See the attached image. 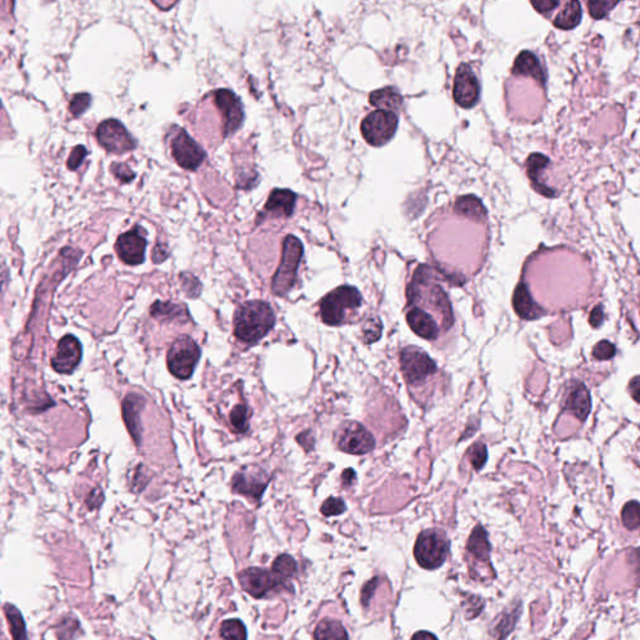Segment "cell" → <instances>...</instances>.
<instances>
[{
    "label": "cell",
    "instance_id": "cell-1",
    "mask_svg": "<svg viewBox=\"0 0 640 640\" xmlns=\"http://www.w3.org/2000/svg\"><path fill=\"white\" fill-rule=\"evenodd\" d=\"M276 317L269 304L250 300L242 304L234 316L236 337L244 343L254 344L263 339L274 327Z\"/></svg>",
    "mask_w": 640,
    "mask_h": 640
},
{
    "label": "cell",
    "instance_id": "cell-2",
    "mask_svg": "<svg viewBox=\"0 0 640 640\" xmlns=\"http://www.w3.org/2000/svg\"><path fill=\"white\" fill-rule=\"evenodd\" d=\"M408 299L411 304L424 303L426 307L438 310L445 329L452 327L454 318L451 303L442 287L431 280V270L428 267H420L414 274L408 288Z\"/></svg>",
    "mask_w": 640,
    "mask_h": 640
},
{
    "label": "cell",
    "instance_id": "cell-3",
    "mask_svg": "<svg viewBox=\"0 0 640 640\" xmlns=\"http://www.w3.org/2000/svg\"><path fill=\"white\" fill-rule=\"evenodd\" d=\"M302 256L303 244L294 236H287L284 240L282 260L271 283V290L278 297H283L293 288Z\"/></svg>",
    "mask_w": 640,
    "mask_h": 640
},
{
    "label": "cell",
    "instance_id": "cell-4",
    "mask_svg": "<svg viewBox=\"0 0 640 640\" xmlns=\"http://www.w3.org/2000/svg\"><path fill=\"white\" fill-rule=\"evenodd\" d=\"M451 543L444 533L428 529L419 534L414 546V557L419 566L434 570L443 566L449 554Z\"/></svg>",
    "mask_w": 640,
    "mask_h": 640
},
{
    "label": "cell",
    "instance_id": "cell-5",
    "mask_svg": "<svg viewBox=\"0 0 640 640\" xmlns=\"http://www.w3.org/2000/svg\"><path fill=\"white\" fill-rule=\"evenodd\" d=\"M362 296L354 287L343 285L331 291L320 303V314L324 323L340 325L344 323L347 313L362 305Z\"/></svg>",
    "mask_w": 640,
    "mask_h": 640
},
{
    "label": "cell",
    "instance_id": "cell-6",
    "mask_svg": "<svg viewBox=\"0 0 640 640\" xmlns=\"http://www.w3.org/2000/svg\"><path fill=\"white\" fill-rule=\"evenodd\" d=\"M200 359V349L188 336L176 338L168 351L169 371L178 379H189L193 375Z\"/></svg>",
    "mask_w": 640,
    "mask_h": 640
},
{
    "label": "cell",
    "instance_id": "cell-7",
    "mask_svg": "<svg viewBox=\"0 0 640 640\" xmlns=\"http://www.w3.org/2000/svg\"><path fill=\"white\" fill-rule=\"evenodd\" d=\"M398 128V115L389 110H374L362 122V134L373 147H383L391 142Z\"/></svg>",
    "mask_w": 640,
    "mask_h": 640
},
{
    "label": "cell",
    "instance_id": "cell-8",
    "mask_svg": "<svg viewBox=\"0 0 640 640\" xmlns=\"http://www.w3.org/2000/svg\"><path fill=\"white\" fill-rule=\"evenodd\" d=\"M96 139L103 148L113 154H124L136 148V142L122 123L107 119L96 128Z\"/></svg>",
    "mask_w": 640,
    "mask_h": 640
},
{
    "label": "cell",
    "instance_id": "cell-9",
    "mask_svg": "<svg viewBox=\"0 0 640 640\" xmlns=\"http://www.w3.org/2000/svg\"><path fill=\"white\" fill-rule=\"evenodd\" d=\"M400 365L406 382L411 385L423 383L425 379L437 371V364L425 351L406 347L400 353Z\"/></svg>",
    "mask_w": 640,
    "mask_h": 640
},
{
    "label": "cell",
    "instance_id": "cell-10",
    "mask_svg": "<svg viewBox=\"0 0 640 640\" xmlns=\"http://www.w3.org/2000/svg\"><path fill=\"white\" fill-rule=\"evenodd\" d=\"M336 442L340 451L355 455L367 454L375 448L373 435L357 422L344 423L336 433Z\"/></svg>",
    "mask_w": 640,
    "mask_h": 640
},
{
    "label": "cell",
    "instance_id": "cell-11",
    "mask_svg": "<svg viewBox=\"0 0 640 640\" xmlns=\"http://www.w3.org/2000/svg\"><path fill=\"white\" fill-rule=\"evenodd\" d=\"M170 148L176 164L185 170L194 172L202 165L207 156L202 147L184 129L176 133L170 143Z\"/></svg>",
    "mask_w": 640,
    "mask_h": 640
},
{
    "label": "cell",
    "instance_id": "cell-12",
    "mask_svg": "<svg viewBox=\"0 0 640 640\" xmlns=\"http://www.w3.org/2000/svg\"><path fill=\"white\" fill-rule=\"evenodd\" d=\"M214 103L220 110L224 121V136L234 134L243 125L244 108L240 98L230 89H218Z\"/></svg>",
    "mask_w": 640,
    "mask_h": 640
},
{
    "label": "cell",
    "instance_id": "cell-13",
    "mask_svg": "<svg viewBox=\"0 0 640 640\" xmlns=\"http://www.w3.org/2000/svg\"><path fill=\"white\" fill-rule=\"evenodd\" d=\"M240 586L253 598L260 599L270 592L284 586V580L278 578L273 572L262 568H248L239 575Z\"/></svg>",
    "mask_w": 640,
    "mask_h": 640
},
{
    "label": "cell",
    "instance_id": "cell-14",
    "mask_svg": "<svg viewBox=\"0 0 640 640\" xmlns=\"http://www.w3.org/2000/svg\"><path fill=\"white\" fill-rule=\"evenodd\" d=\"M147 244L148 243L145 238V231L142 227L135 225L133 229L118 236L115 250L124 263L128 265H139L145 259Z\"/></svg>",
    "mask_w": 640,
    "mask_h": 640
},
{
    "label": "cell",
    "instance_id": "cell-15",
    "mask_svg": "<svg viewBox=\"0 0 640 640\" xmlns=\"http://www.w3.org/2000/svg\"><path fill=\"white\" fill-rule=\"evenodd\" d=\"M269 483V475L259 466H245L236 473L231 482L233 491L254 500H260Z\"/></svg>",
    "mask_w": 640,
    "mask_h": 640
},
{
    "label": "cell",
    "instance_id": "cell-16",
    "mask_svg": "<svg viewBox=\"0 0 640 640\" xmlns=\"http://www.w3.org/2000/svg\"><path fill=\"white\" fill-rule=\"evenodd\" d=\"M480 87L472 68L468 64H460L454 79L453 96L462 108H473L479 101Z\"/></svg>",
    "mask_w": 640,
    "mask_h": 640
},
{
    "label": "cell",
    "instance_id": "cell-17",
    "mask_svg": "<svg viewBox=\"0 0 640 640\" xmlns=\"http://www.w3.org/2000/svg\"><path fill=\"white\" fill-rule=\"evenodd\" d=\"M81 360V344L74 336L61 338L52 358V368L61 374L74 371Z\"/></svg>",
    "mask_w": 640,
    "mask_h": 640
},
{
    "label": "cell",
    "instance_id": "cell-18",
    "mask_svg": "<svg viewBox=\"0 0 640 640\" xmlns=\"http://www.w3.org/2000/svg\"><path fill=\"white\" fill-rule=\"evenodd\" d=\"M144 404H145V398L136 393L129 394L123 400V419L136 445L141 444L142 442L141 411L144 408Z\"/></svg>",
    "mask_w": 640,
    "mask_h": 640
},
{
    "label": "cell",
    "instance_id": "cell-19",
    "mask_svg": "<svg viewBox=\"0 0 640 640\" xmlns=\"http://www.w3.org/2000/svg\"><path fill=\"white\" fill-rule=\"evenodd\" d=\"M406 322L409 324L411 331L417 333L419 337L424 338L428 340L435 339L439 336V325L435 319L431 317L428 311L413 307L406 313Z\"/></svg>",
    "mask_w": 640,
    "mask_h": 640
},
{
    "label": "cell",
    "instance_id": "cell-20",
    "mask_svg": "<svg viewBox=\"0 0 640 640\" xmlns=\"http://www.w3.org/2000/svg\"><path fill=\"white\" fill-rule=\"evenodd\" d=\"M297 196L289 189H274L270 193L264 210L271 216H290L296 207Z\"/></svg>",
    "mask_w": 640,
    "mask_h": 640
},
{
    "label": "cell",
    "instance_id": "cell-21",
    "mask_svg": "<svg viewBox=\"0 0 640 640\" xmlns=\"http://www.w3.org/2000/svg\"><path fill=\"white\" fill-rule=\"evenodd\" d=\"M566 411H570L575 418L586 420L590 413L592 400L589 391L583 383H575L570 388V393L566 398Z\"/></svg>",
    "mask_w": 640,
    "mask_h": 640
},
{
    "label": "cell",
    "instance_id": "cell-22",
    "mask_svg": "<svg viewBox=\"0 0 640 640\" xmlns=\"http://www.w3.org/2000/svg\"><path fill=\"white\" fill-rule=\"evenodd\" d=\"M513 305L519 317L526 319V320L537 319L543 313L537 303L533 300L526 284H519L517 287V289L514 291V297H513Z\"/></svg>",
    "mask_w": 640,
    "mask_h": 640
},
{
    "label": "cell",
    "instance_id": "cell-23",
    "mask_svg": "<svg viewBox=\"0 0 640 640\" xmlns=\"http://www.w3.org/2000/svg\"><path fill=\"white\" fill-rule=\"evenodd\" d=\"M469 555L474 561L483 563L489 566V554H491V544L488 540V534L483 526H475L468 540L466 546Z\"/></svg>",
    "mask_w": 640,
    "mask_h": 640
},
{
    "label": "cell",
    "instance_id": "cell-24",
    "mask_svg": "<svg viewBox=\"0 0 640 640\" xmlns=\"http://www.w3.org/2000/svg\"><path fill=\"white\" fill-rule=\"evenodd\" d=\"M513 73L517 75H526L532 76L535 81L540 83H546V75L540 65V61L535 54L532 52L524 50L517 56L514 67H513Z\"/></svg>",
    "mask_w": 640,
    "mask_h": 640
},
{
    "label": "cell",
    "instance_id": "cell-25",
    "mask_svg": "<svg viewBox=\"0 0 640 640\" xmlns=\"http://www.w3.org/2000/svg\"><path fill=\"white\" fill-rule=\"evenodd\" d=\"M369 101H371V105L379 110H389V112L398 110L403 104L402 95L398 93L397 89L391 88V87L373 92L369 96Z\"/></svg>",
    "mask_w": 640,
    "mask_h": 640
},
{
    "label": "cell",
    "instance_id": "cell-26",
    "mask_svg": "<svg viewBox=\"0 0 640 640\" xmlns=\"http://www.w3.org/2000/svg\"><path fill=\"white\" fill-rule=\"evenodd\" d=\"M152 317L162 320H174V319H184L188 320L189 313L184 304L163 303L155 302L150 309Z\"/></svg>",
    "mask_w": 640,
    "mask_h": 640
},
{
    "label": "cell",
    "instance_id": "cell-27",
    "mask_svg": "<svg viewBox=\"0 0 640 640\" xmlns=\"http://www.w3.org/2000/svg\"><path fill=\"white\" fill-rule=\"evenodd\" d=\"M520 614V604L506 610L499 617L498 621L494 624L491 632L492 640H504L509 634L512 633L513 628L517 624V620Z\"/></svg>",
    "mask_w": 640,
    "mask_h": 640
},
{
    "label": "cell",
    "instance_id": "cell-28",
    "mask_svg": "<svg viewBox=\"0 0 640 640\" xmlns=\"http://www.w3.org/2000/svg\"><path fill=\"white\" fill-rule=\"evenodd\" d=\"M314 639L316 640H348V633L345 628L339 623L338 620L323 619L314 632Z\"/></svg>",
    "mask_w": 640,
    "mask_h": 640
},
{
    "label": "cell",
    "instance_id": "cell-29",
    "mask_svg": "<svg viewBox=\"0 0 640 640\" xmlns=\"http://www.w3.org/2000/svg\"><path fill=\"white\" fill-rule=\"evenodd\" d=\"M580 19H581L580 3L577 0H573V1H568L564 9L557 15L554 25L563 30H569V29L577 27L580 23Z\"/></svg>",
    "mask_w": 640,
    "mask_h": 640
},
{
    "label": "cell",
    "instance_id": "cell-30",
    "mask_svg": "<svg viewBox=\"0 0 640 640\" xmlns=\"http://www.w3.org/2000/svg\"><path fill=\"white\" fill-rule=\"evenodd\" d=\"M455 211L460 216H468L473 219H484L486 218V208L480 203L478 198L473 196H462L459 198L455 205Z\"/></svg>",
    "mask_w": 640,
    "mask_h": 640
},
{
    "label": "cell",
    "instance_id": "cell-31",
    "mask_svg": "<svg viewBox=\"0 0 640 640\" xmlns=\"http://www.w3.org/2000/svg\"><path fill=\"white\" fill-rule=\"evenodd\" d=\"M4 613L7 617L8 624L10 628L13 640H28L27 626L18 608L14 607L12 604H6Z\"/></svg>",
    "mask_w": 640,
    "mask_h": 640
},
{
    "label": "cell",
    "instance_id": "cell-32",
    "mask_svg": "<svg viewBox=\"0 0 640 640\" xmlns=\"http://www.w3.org/2000/svg\"><path fill=\"white\" fill-rule=\"evenodd\" d=\"M271 572L285 581L297 573V561L288 554H282L273 561Z\"/></svg>",
    "mask_w": 640,
    "mask_h": 640
},
{
    "label": "cell",
    "instance_id": "cell-33",
    "mask_svg": "<svg viewBox=\"0 0 640 640\" xmlns=\"http://www.w3.org/2000/svg\"><path fill=\"white\" fill-rule=\"evenodd\" d=\"M220 637L224 640H247V628L239 619L224 620L220 626Z\"/></svg>",
    "mask_w": 640,
    "mask_h": 640
},
{
    "label": "cell",
    "instance_id": "cell-34",
    "mask_svg": "<svg viewBox=\"0 0 640 640\" xmlns=\"http://www.w3.org/2000/svg\"><path fill=\"white\" fill-rule=\"evenodd\" d=\"M230 425L236 433H245L249 428L248 408L245 404H236L230 411Z\"/></svg>",
    "mask_w": 640,
    "mask_h": 640
},
{
    "label": "cell",
    "instance_id": "cell-35",
    "mask_svg": "<svg viewBox=\"0 0 640 640\" xmlns=\"http://www.w3.org/2000/svg\"><path fill=\"white\" fill-rule=\"evenodd\" d=\"M621 520L624 526L629 530H635L640 528V503L629 502L621 510Z\"/></svg>",
    "mask_w": 640,
    "mask_h": 640
},
{
    "label": "cell",
    "instance_id": "cell-36",
    "mask_svg": "<svg viewBox=\"0 0 640 640\" xmlns=\"http://www.w3.org/2000/svg\"><path fill=\"white\" fill-rule=\"evenodd\" d=\"M548 164H549V159L546 155L539 154V153L532 154L528 158V162H526L528 176L532 179L533 184L537 183L540 173L546 168Z\"/></svg>",
    "mask_w": 640,
    "mask_h": 640
},
{
    "label": "cell",
    "instance_id": "cell-37",
    "mask_svg": "<svg viewBox=\"0 0 640 640\" xmlns=\"http://www.w3.org/2000/svg\"><path fill=\"white\" fill-rule=\"evenodd\" d=\"M383 325L377 317H371L365 320L363 325V334H364L365 343H374L382 336Z\"/></svg>",
    "mask_w": 640,
    "mask_h": 640
},
{
    "label": "cell",
    "instance_id": "cell-38",
    "mask_svg": "<svg viewBox=\"0 0 640 640\" xmlns=\"http://www.w3.org/2000/svg\"><path fill=\"white\" fill-rule=\"evenodd\" d=\"M90 103H92V96L88 93L75 94L69 103V110L74 116H79L88 110Z\"/></svg>",
    "mask_w": 640,
    "mask_h": 640
},
{
    "label": "cell",
    "instance_id": "cell-39",
    "mask_svg": "<svg viewBox=\"0 0 640 640\" xmlns=\"http://www.w3.org/2000/svg\"><path fill=\"white\" fill-rule=\"evenodd\" d=\"M468 458L472 463L474 469H482L486 463L488 459V451L486 446L482 443L473 445L472 448L468 451Z\"/></svg>",
    "mask_w": 640,
    "mask_h": 640
},
{
    "label": "cell",
    "instance_id": "cell-40",
    "mask_svg": "<svg viewBox=\"0 0 640 640\" xmlns=\"http://www.w3.org/2000/svg\"><path fill=\"white\" fill-rule=\"evenodd\" d=\"M180 282H182L183 289L185 291L187 297L196 298L200 294L202 284L193 274L183 273L180 274Z\"/></svg>",
    "mask_w": 640,
    "mask_h": 640
},
{
    "label": "cell",
    "instance_id": "cell-41",
    "mask_svg": "<svg viewBox=\"0 0 640 640\" xmlns=\"http://www.w3.org/2000/svg\"><path fill=\"white\" fill-rule=\"evenodd\" d=\"M615 6H618V1H589L588 3L589 12L594 19L604 18Z\"/></svg>",
    "mask_w": 640,
    "mask_h": 640
},
{
    "label": "cell",
    "instance_id": "cell-42",
    "mask_svg": "<svg viewBox=\"0 0 640 640\" xmlns=\"http://www.w3.org/2000/svg\"><path fill=\"white\" fill-rule=\"evenodd\" d=\"M345 510V504L343 500L339 498L327 499L320 508V512L325 517H333V515H340Z\"/></svg>",
    "mask_w": 640,
    "mask_h": 640
},
{
    "label": "cell",
    "instance_id": "cell-43",
    "mask_svg": "<svg viewBox=\"0 0 640 640\" xmlns=\"http://www.w3.org/2000/svg\"><path fill=\"white\" fill-rule=\"evenodd\" d=\"M110 170L114 174L115 178L124 184L132 182L135 178L134 172L129 168L127 164H123V163H113Z\"/></svg>",
    "mask_w": 640,
    "mask_h": 640
},
{
    "label": "cell",
    "instance_id": "cell-44",
    "mask_svg": "<svg viewBox=\"0 0 640 640\" xmlns=\"http://www.w3.org/2000/svg\"><path fill=\"white\" fill-rule=\"evenodd\" d=\"M88 155V150L85 149L84 145H76L72 150V153L69 155L68 158L67 167L69 170H76V169L81 167V163L85 159V156Z\"/></svg>",
    "mask_w": 640,
    "mask_h": 640
},
{
    "label": "cell",
    "instance_id": "cell-45",
    "mask_svg": "<svg viewBox=\"0 0 640 640\" xmlns=\"http://www.w3.org/2000/svg\"><path fill=\"white\" fill-rule=\"evenodd\" d=\"M593 355L598 360H608L615 355V347L608 340H601L594 347Z\"/></svg>",
    "mask_w": 640,
    "mask_h": 640
},
{
    "label": "cell",
    "instance_id": "cell-46",
    "mask_svg": "<svg viewBox=\"0 0 640 640\" xmlns=\"http://www.w3.org/2000/svg\"><path fill=\"white\" fill-rule=\"evenodd\" d=\"M169 249L165 244H156L154 250H153V262L155 264L163 263L165 259H168Z\"/></svg>",
    "mask_w": 640,
    "mask_h": 640
},
{
    "label": "cell",
    "instance_id": "cell-47",
    "mask_svg": "<svg viewBox=\"0 0 640 640\" xmlns=\"http://www.w3.org/2000/svg\"><path fill=\"white\" fill-rule=\"evenodd\" d=\"M533 7L539 13H546L549 10H553L554 8L559 6V1H552V0H540V1H532Z\"/></svg>",
    "mask_w": 640,
    "mask_h": 640
},
{
    "label": "cell",
    "instance_id": "cell-48",
    "mask_svg": "<svg viewBox=\"0 0 640 640\" xmlns=\"http://www.w3.org/2000/svg\"><path fill=\"white\" fill-rule=\"evenodd\" d=\"M378 584H379V579H371V581L364 586L363 593H362V601H363L364 606H368V604H369L371 594L374 593V590H375Z\"/></svg>",
    "mask_w": 640,
    "mask_h": 640
},
{
    "label": "cell",
    "instance_id": "cell-49",
    "mask_svg": "<svg viewBox=\"0 0 640 640\" xmlns=\"http://www.w3.org/2000/svg\"><path fill=\"white\" fill-rule=\"evenodd\" d=\"M603 319H604V311H603V308L598 305L592 310L590 318H589V323L592 324L594 328H598L600 324L603 323Z\"/></svg>",
    "mask_w": 640,
    "mask_h": 640
},
{
    "label": "cell",
    "instance_id": "cell-50",
    "mask_svg": "<svg viewBox=\"0 0 640 640\" xmlns=\"http://www.w3.org/2000/svg\"><path fill=\"white\" fill-rule=\"evenodd\" d=\"M629 560H632L635 578L640 584V549H634L633 552L630 553Z\"/></svg>",
    "mask_w": 640,
    "mask_h": 640
},
{
    "label": "cell",
    "instance_id": "cell-51",
    "mask_svg": "<svg viewBox=\"0 0 640 640\" xmlns=\"http://www.w3.org/2000/svg\"><path fill=\"white\" fill-rule=\"evenodd\" d=\"M629 391L637 403H640V377H634L629 383Z\"/></svg>",
    "mask_w": 640,
    "mask_h": 640
},
{
    "label": "cell",
    "instance_id": "cell-52",
    "mask_svg": "<svg viewBox=\"0 0 640 640\" xmlns=\"http://www.w3.org/2000/svg\"><path fill=\"white\" fill-rule=\"evenodd\" d=\"M101 502H103V494H101L99 489H95L94 492L92 493V494H89L87 504H88L90 509H95V508H98V506H101Z\"/></svg>",
    "mask_w": 640,
    "mask_h": 640
},
{
    "label": "cell",
    "instance_id": "cell-53",
    "mask_svg": "<svg viewBox=\"0 0 640 640\" xmlns=\"http://www.w3.org/2000/svg\"><path fill=\"white\" fill-rule=\"evenodd\" d=\"M411 640H438V638H437L434 634L422 630V632L414 634Z\"/></svg>",
    "mask_w": 640,
    "mask_h": 640
},
{
    "label": "cell",
    "instance_id": "cell-54",
    "mask_svg": "<svg viewBox=\"0 0 640 640\" xmlns=\"http://www.w3.org/2000/svg\"><path fill=\"white\" fill-rule=\"evenodd\" d=\"M354 479H355V473L353 472V469H347V471L343 473L342 480H343L344 486H349V484L353 483Z\"/></svg>",
    "mask_w": 640,
    "mask_h": 640
}]
</instances>
